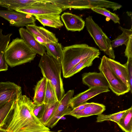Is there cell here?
Returning a JSON list of instances; mask_svg holds the SVG:
<instances>
[{
  "instance_id": "f1b7e54d",
  "label": "cell",
  "mask_w": 132,
  "mask_h": 132,
  "mask_svg": "<svg viewBox=\"0 0 132 132\" xmlns=\"http://www.w3.org/2000/svg\"><path fill=\"white\" fill-rule=\"evenodd\" d=\"M126 111V110H125L109 115L101 114L98 115L96 121L101 122L105 121H111L117 123Z\"/></svg>"
},
{
  "instance_id": "d6986e66",
  "label": "cell",
  "mask_w": 132,
  "mask_h": 132,
  "mask_svg": "<svg viewBox=\"0 0 132 132\" xmlns=\"http://www.w3.org/2000/svg\"><path fill=\"white\" fill-rule=\"evenodd\" d=\"M2 31V29L0 28V72L7 71L8 69L5 59L6 52L12 34L4 35Z\"/></svg>"
},
{
  "instance_id": "8992f818",
  "label": "cell",
  "mask_w": 132,
  "mask_h": 132,
  "mask_svg": "<svg viewBox=\"0 0 132 132\" xmlns=\"http://www.w3.org/2000/svg\"><path fill=\"white\" fill-rule=\"evenodd\" d=\"M55 4L62 11L69 8L82 10L95 7L110 8L114 11L122 6L117 3L104 0H57Z\"/></svg>"
},
{
  "instance_id": "d590c367",
  "label": "cell",
  "mask_w": 132,
  "mask_h": 132,
  "mask_svg": "<svg viewBox=\"0 0 132 132\" xmlns=\"http://www.w3.org/2000/svg\"><path fill=\"white\" fill-rule=\"evenodd\" d=\"M0 132H9L6 129L4 128H0Z\"/></svg>"
},
{
  "instance_id": "277c9868",
  "label": "cell",
  "mask_w": 132,
  "mask_h": 132,
  "mask_svg": "<svg viewBox=\"0 0 132 132\" xmlns=\"http://www.w3.org/2000/svg\"><path fill=\"white\" fill-rule=\"evenodd\" d=\"M36 54L22 39H13L8 45L5 54L6 62L11 67L30 62Z\"/></svg>"
},
{
  "instance_id": "7a4b0ae2",
  "label": "cell",
  "mask_w": 132,
  "mask_h": 132,
  "mask_svg": "<svg viewBox=\"0 0 132 132\" xmlns=\"http://www.w3.org/2000/svg\"><path fill=\"white\" fill-rule=\"evenodd\" d=\"M62 56L61 63L63 77L70 70L84 59L90 56L99 58L100 54L97 48L86 44H77L63 48Z\"/></svg>"
},
{
  "instance_id": "9c48e42d",
  "label": "cell",
  "mask_w": 132,
  "mask_h": 132,
  "mask_svg": "<svg viewBox=\"0 0 132 132\" xmlns=\"http://www.w3.org/2000/svg\"><path fill=\"white\" fill-rule=\"evenodd\" d=\"M0 17L8 21L10 26L17 27L35 24L36 20L31 15L9 10H0Z\"/></svg>"
},
{
  "instance_id": "d6a6232c",
  "label": "cell",
  "mask_w": 132,
  "mask_h": 132,
  "mask_svg": "<svg viewBox=\"0 0 132 132\" xmlns=\"http://www.w3.org/2000/svg\"><path fill=\"white\" fill-rule=\"evenodd\" d=\"M45 107V104L43 103L39 105L35 104L33 112L35 115L40 119L43 113Z\"/></svg>"
},
{
  "instance_id": "603a6c76",
  "label": "cell",
  "mask_w": 132,
  "mask_h": 132,
  "mask_svg": "<svg viewBox=\"0 0 132 132\" xmlns=\"http://www.w3.org/2000/svg\"><path fill=\"white\" fill-rule=\"evenodd\" d=\"M44 46L48 55L61 63L63 52V48L61 44L58 42H50L46 43Z\"/></svg>"
},
{
  "instance_id": "8fae6325",
  "label": "cell",
  "mask_w": 132,
  "mask_h": 132,
  "mask_svg": "<svg viewBox=\"0 0 132 132\" xmlns=\"http://www.w3.org/2000/svg\"><path fill=\"white\" fill-rule=\"evenodd\" d=\"M22 95L21 87L10 81L0 82V108L7 103L16 101Z\"/></svg>"
},
{
  "instance_id": "ac0fdd59",
  "label": "cell",
  "mask_w": 132,
  "mask_h": 132,
  "mask_svg": "<svg viewBox=\"0 0 132 132\" xmlns=\"http://www.w3.org/2000/svg\"><path fill=\"white\" fill-rule=\"evenodd\" d=\"M105 109V106L104 105L92 102L90 103L89 105L83 110L70 113L69 115L79 119L94 115H98L102 114Z\"/></svg>"
},
{
  "instance_id": "d4e9b609",
  "label": "cell",
  "mask_w": 132,
  "mask_h": 132,
  "mask_svg": "<svg viewBox=\"0 0 132 132\" xmlns=\"http://www.w3.org/2000/svg\"><path fill=\"white\" fill-rule=\"evenodd\" d=\"M132 106L126 110L117 124L125 132H132Z\"/></svg>"
},
{
  "instance_id": "1f68e13d",
  "label": "cell",
  "mask_w": 132,
  "mask_h": 132,
  "mask_svg": "<svg viewBox=\"0 0 132 132\" xmlns=\"http://www.w3.org/2000/svg\"><path fill=\"white\" fill-rule=\"evenodd\" d=\"M124 52L125 56L127 58V61L132 60V35L129 38Z\"/></svg>"
},
{
  "instance_id": "83f0119b",
  "label": "cell",
  "mask_w": 132,
  "mask_h": 132,
  "mask_svg": "<svg viewBox=\"0 0 132 132\" xmlns=\"http://www.w3.org/2000/svg\"><path fill=\"white\" fill-rule=\"evenodd\" d=\"M59 103V102L57 101L51 104H45L44 110L40 119L41 122L45 126L54 114Z\"/></svg>"
},
{
  "instance_id": "5bb4252c",
  "label": "cell",
  "mask_w": 132,
  "mask_h": 132,
  "mask_svg": "<svg viewBox=\"0 0 132 132\" xmlns=\"http://www.w3.org/2000/svg\"><path fill=\"white\" fill-rule=\"evenodd\" d=\"M61 18L68 31H80L85 26V21L80 17L69 12H64Z\"/></svg>"
},
{
  "instance_id": "4316f807",
  "label": "cell",
  "mask_w": 132,
  "mask_h": 132,
  "mask_svg": "<svg viewBox=\"0 0 132 132\" xmlns=\"http://www.w3.org/2000/svg\"><path fill=\"white\" fill-rule=\"evenodd\" d=\"M97 58V57L95 56H90L87 57L82 60L74 66L64 78H69L80 72L84 68L91 66L93 64V60Z\"/></svg>"
},
{
  "instance_id": "cb8c5ba5",
  "label": "cell",
  "mask_w": 132,
  "mask_h": 132,
  "mask_svg": "<svg viewBox=\"0 0 132 132\" xmlns=\"http://www.w3.org/2000/svg\"><path fill=\"white\" fill-rule=\"evenodd\" d=\"M119 28L122 32V33L111 41L112 48H115L123 44L127 45L130 36L132 35V27L130 29L124 28L119 26Z\"/></svg>"
},
{
  "instance_id": "e575fe53",
  "label": "cell",
  "mask_w": 132,
  "mask_h": 132,
  "mask_svg": "<svg viewBox=\"0 0 132 132\" xmlns=\"http://www.w3.org/2000/svg\"><path fill=\"white\" fill-rule=\"evenodd\" d=\"M90 104V103L86 102L81 104L76 108L72 109L70 113L81 111L89 105Z\"/></svg>"
},
{
  "instance_id": "4dcf8cb0",
  "label": "cell",
  "mask_w": 132,
  "mask_h": 132,
  "mask_svg": "<svg viewBox=\"0 0 132 132\" xmlns=\"http://www.w3.org/2000/svg\"><path fill=\"white\" fill-rule=\"evenodd\" d=\"M91 9L94 11L104 15L111 19L115 23L120 24V18L115 13H113L104 7H95Z\"/></svg>"
},
{
  "instance_id": "7402d4cb",
  "label": "cell",
  "mask_w": 132,
  "mask_h": 132,
  "mask_svg": "<svg viewBox=\"0 0 132 132\" xmlns=\"http://www.w3.org/2000/svg\"><path fill=\"white\" fill-rule=\"evenodd\" d=\"M47 80L44 77L39 81L35 85L33 102L36 105L44 103L46 92Z\"/></svg>"
},
{
  "instance_id": "7c38bea8",
  "label": "cell",
  "mask_w": 132,
  "mask_h": 132,
  "mask_svg": "<svg viewBox=\"0 0 132 132\" xmlns=\"http://www.w3.org/2000/svg\"><path fill=\"white\" fill-rule=\"evenodd\" d=\"M110 91L108 88L99 87L89 88L73 97L70 103V106L73 109L87 102L89 100L99 94Z\"/></svg>"
},
{
  "instance_id": "836d02e7",
  "label": "cell",
  "mask_w": 132,
  "mask_h": 132,
  "mask_svg": "<svg viewBox=\"0 0 132 132\" xmlns=\"http://www.w3.org/2000/svg\"><path fill=\"white\" fill-rule=\"evenodd\" d=\"M126 67L128 72L130 91L132 92V60L127 61L124 64Z\"/></svg>"
},
{
  "instance_id": "4fadbf2b",
  "label": "cell",
  "mask_w": 132,
  "mask_h": 132,
  "mask_svg": "<svg viewBox=\"0 0 132 132\" xmlns=\"http://www.w3.org/2000/svg\"><path fill=\"white\" fill-rule=\"evenodd\" d=\"M83 84L89 88L99 87L109 88L108 83L103 74L100 72H88L82 75Z\"/></svg>"
},
{
  "instance_id": "6da1fadb",
  "label": "cell",
  "mask_w": 132,
  "mask_h": 132,
  "mask_svg": "<svg viewBox=\"0 0 132 132\" xmlns=\"http://www.w3.org/2000/svg\"><path fill=\"white\" fill-rule=\"evenodd\" d=\"M35 104L22 95L15 101L12 113L5 126L9 132H40L50 130L34 114Z\"/></svg>"
},
{
  "instance_id": "9a60e30c",
  "label": "cell",
  "mask_w": 132,
  "mask_h": 132,
  "mask_svg": "<svg viewBox=\"0 0 132 132\" xmlns=\"http://www.w3.org/2000/svg\"><path fill=\"white\" fill-rule=\"evenodd\" d=\"M21 38L36 54L43 56L45 53V47L35 39L33 35L26 29L23 27L19 30Z\"/></svg>"
},
{
  "instance_id": "484cf974",
  "label": "cell",
  "mask_w": 132,
  "mask_h": 132,
  "mask_svg": "<svg viewBox=\"0 0 132 132\" xmlns=\"http://www.w3.org/2000/svg\"><path fill=\"white\" fill-rule=\"evenodd\" d=\"M15 101L10 102L0 108V128H3L7 122L13 110Z\"/></svg>"
},
{
  "instance_id": "ba28073f",
  "label": "cell",
  "mask_w": 132,
  "mask_h": 132,
  "mask_svg": "<svg viewBox=\"0 0 132 132\" xmlns=\"http://www.w3.org/2000/svg\"><path fill=\"white\" fill-rule=\"evenodd\" d=\"M34 16L37 15L60 14L62 10L48 0H39L31 5L15 10Z\"/></svg>"
},
{
  "instance_id": "52a82bcc",
  "label": "cell",
  "mask_w": 132,
  "mask_h": 132,
  "mask_svg": "<svg viewBox=\"0 0 132 132\" xmlns=\"http://www.w3.org/2000/svg\"><path fill=\"white\" fill-rule=\"evenodd\" d=\"M106 57L105 55L102 57L98 69L100 72L103 74L106 78L109 88L118 96L128 92L130 91L129 88L112 71L107 63Z\"/></svg>"
},
{
  "instance_id": "ffe728a7",
  "label": "cell",
  "mask_w": 132,
  "mask_h": 132,
  "mask_svg": "<svg viewBox=\"0 0 132 132\" xmlns=\"http://www.w3.org/2000/svg\"><path fill=\"white\" fill-rule=\"evenodd\" d=\"M36 19L44 26L57 28L61 27L63 24L59 14H54L34 16Z\"/></svg>"
},
{
  "instance_id": "5b68a950",
  "label": "cell",
  "mask_w": 132,
  "mask_h": 132,
  "mask_svg": "<svg viewBox=\"0 0 132 132\" xmlns=\"http://www.w3.org/2000/svg\"><path fill=\"white\" fill-rule=\"evenodd\" d=\"M85 22L87 30L100 50L110 58L114 59L115 56L110 39L94 21L92 16L87 17Z\"/></svg>"
},
{
  "instance_id": "2e32d148",
  "label": "cell",
  "mask_w": 132,
  "mask_h": 132,
  "mask_svg": "<svg viewBox=\"0 0 132 132\" xmlns=\"http://www.w3.org/2000/svg\"><path fill=\"white\" fill-rule=\"evenodd\" d=\"M106 59L109 66L112 71L129 88L128 70L126 66L124 64H122L120 62L106 56Z\"/></svg>"
},
{
  "instance_id": "30bf717a",
  "label": "cell",
  "mask_w": 132,
  "mask_h": 132,
  "mask_svg": "<svg viewBox=\"0 0 132 132\" xmlns=\"http://www.w3.org/2000/svg\"><path fill=\"white\" fill-rule=\"evenodd\" d=\"M74 90H71L65 94L54 114L45 126L52 128L55 126L61 118L65 115H69L72 109L70 105V101L73 97Z\"/></svg>"
},
{
  "instance_id": "3957f363",
  "label": "cell",
  "mask_w": 132,
  "mask_h": 132,
  "mask_svg": "<svg viewBox=\"0 0 132 132\" xmlns=\"http://www.w3.org/2000/svg\"><path fill=\"white\" fill-rule=\"evenodd\" d=\"M38 66L43 77L48 80L53 86L57 101L59 102L65 94L61 78L60 62L45 52L41 56Z\"/></svg>"
},
{
  "instance_id": "e0dca14e",
  "label": "cell",
  "mask_w": 132,
  "mask_h": 132,
  "mask_svg": "<svg viewBox=\"0 0 132 132\" xmlns=\"http://www.w3.org/2000/svg\"><path fill=\"white\" fill-rule=\"evenodd\" d=\"M26 29L33 35L42 38L46 43L58 42V39L55 34L43 27L36 24H28L26 26Z\"/></svg>"
},
{
  "instance_id": "44dd1931",
  "label": "cell",
  "mask_w": 132,
  "mask_h": 132,
  "mask_svg": "<svg viewBox=\"0 0 132 132\" xmlns=\"http://www.w3.org/2000/svg\"><path fill=\"white\" fill-rule=\"evenodd\" d=\"M39 0H0V6L15 11L30 6Z\"/></svg>"
},
{
  "instance_id": "8d00e7d4",
  "label": "cell",
  "mask_w": 132,
  "mask_h": 132,
  "mask_svg": "<svg viewBox=\"0 0 132 132\" xmlns=\"http://www.w3.org/2000/svg\"><path fill=\"white\" fill-rule=\"evenodd\" d=\"M62 131L61 130H59L57 131H51L50 130L49 131H42V132H61V131Z\"/></svg>"
},
{
  "instance_id": "f546056e",
  "label": "cell",
  "mask_w": 132,
  "mask_h": 132,
  "mask_svg": "<svg viewBox=\"0 0 132 132\" xmlns=\"http://www.w3.org/2000/svg\"><path fill=\"white\" fill-rule=\"evenodd\" d=\"M57 101H58L54 88L50 81L47 80L44 103L46 104H51Z\"/></svg>"
}]
</instances>
